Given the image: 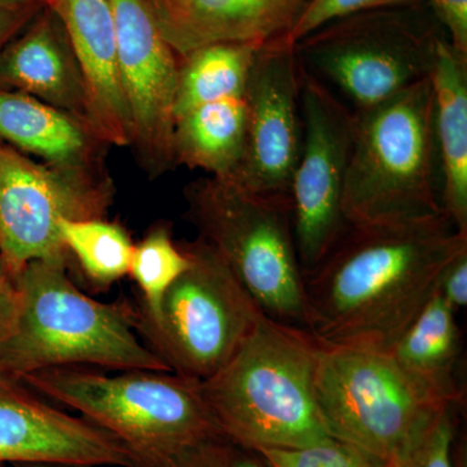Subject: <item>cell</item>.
Masks as SVG:
<instances>
[{
    "label": "cell",
    "mask_w": 467,
    "mask_h": 467,
    "mask_svg": "<svg viewBox=\"0 0 467 467\" xmlns=\"http://www.w3.org/2000/svg\"><path fill=\"white\" fill-rule=\"evenodd\" d=\"M467 248L447 216L349 225L304 275L308 330L322 344L389 352Z\"/></svg>",
    "instance_id": "obj_1"
},
{
    "label": "cell",
    "mask_w": 467,
    "mask_h": 467,
    "mask_svg": "<svg viewBox=\"0 0 467 467\" xmlns=\"http://www.w3.org/2000/svg\"><path fill=\"white\" fill-rule=\"evenodd\" d=\"M321 348L309 331L264 315L225 367L199 382L223 435L252 451L296 450L333 438L316 399Z\"/></svg>",
    "instance_id": "obj_2"
},
{
    "label": "cell",
    "mask_w": 467,
    "mask_h": 467,
    "mask_svg": "<svg viewBox=\"0 0 467 467\" xmlns=\"http://www.w3.org/2000/svg\"><path fill=\"white\" fill-rule=\"evenodd\" d=\"M69 263L30 261L16 276L14 318L0 334V377L20 380L51 368L171 371L135 334L133 310L88 296L67 275Z\"/></svg>",
    "instance_id": "obj_3"
},
{
    "label": "cell",
    "mask_w": 467,
    "mask_h": 467,
    "mask_svg": "<svg viewBox=\"0 0 467 467\" xmlns=\"http://www.w3.org/2000/svg\"><path fill=\"white\" fill-rule=\"evenodd\" d=\"M343 211L349 225L447 216L430 77L376 107L353 110Z\"/></svg>",
    "instance_id": "obj_4"
},
{
    "label": "cell",
    "mask_w": 467,
    "mask_h": 467,
    "mask_svg": "<svg viewBox=\"0 0 467 467\" xmlns=\"http://www.w3.org/2000/svg\"><path fill=\"white\" fill-rule=\"evenodd\" d=\"M20 380L117 436L140 467H168L183 451L225 436L199 382L173 371L122 370L106 376L64 367Z\"/></svg>",
    "instance_id": "obj_5"
},
{
    "label": "cell",
    "mask_w": 467,
    "mask_h": 467,
    "mask_svg": "<svg viewBox=\"0 0 467 467\" xmlns=\"http://www.w3.org/2000/svg\"><path fill=\"white\" fill-rule=\"evenodd\" d=\"M186 217L266 317L308 330L304 273L288 202L204 177L187 184Z\"/></svg>",
    "instance_id": "obj_6"
},
{
    "label": "cell",
    "mask_w": 467,
    "mask_h": 467,
    "mask_svg": "<svg viewBox=\"0 0 467 467\" xmlns=\"http://www.w3.org/2000/svg\"><path fill=\"white\" fill-rule=\"evenodd\" d=\"M445 38L422 2L337 18L295 43V51L304 70L364 110L429 78Z\"/></svg>",
    "instance_id": "obj_7"
},
{
    "label": "cell",
    "mask_w": 467,
    "mask_h": 467,
    "mask_svg": "<svg viewBox=\"0 0 467 467\" xmlns=\"http://www.w3.org/2000/svg\"><path fill=\"white\" fill-rule=\"evenodd\" d=\"M315 389L328 434L391 465L456 407L380 350L322 344Z\"/></svg>",
    "instance_id": "obj_8"
},
{
    "label": "cell",
    "mask_w": 467,
    "mask_h": 467,
    "mask_svg": "<svg viewBox=\"0 0 467 467\" xmlns=\"http://www.w3.org/2000/svg\"><path fill=\"white\" fill-rule=\"evenodd\" d=\"M182 245L190 266L165 292L159 315L133 312L134 326L173 373L202 382L225 367L264 313L207 243Z\"/></svg>",
    "instance_id": "obj_9"
},
{
    "label": "cell",
    "mask_w": 467,
    "mask_h": 467,
    "mask_svg": "<svg viewBox=\"0 0 467 467\" xmlns=\"http://www.w3.org/2000/svg\"><path fill=\"white\" fill-rule=\"evenodd\" d=\"M107 168H61L0 142V257L16 276L34 260L69 263L60 220H98L115 201Z\"/></svg>",
    "instance_id": "obj_10"
},
{
    "label": "cell",
    "mask_w": 467,
    "mask_h": 467,
    "mask_svg": "<svg viewBox=\"0 0 467 467\" xmlns=\"http://www.w3.org/2000/svg\"><path fill=\"white\" fill-rule=\"evenodd\" d=\"M303 143L291 181L292 232L304 275L348 230L343 193L353 138V112L301 67Z\"/></svg>",
    "instance_id": "obj_11"
},
{
    "label": "cell",
    "mask_w": 467,
    "mask_h": 467,
    "mask_svg": "<svg viewBox=\"0 0 467 467\" xmlns=\"http://www.w3.org/2000/svg\"><path fill=\"white\" fill-rule=\"evenodd\" d=\"M300 85L301 66L288 36L261 45L245 88L244 155L229 178L245 192L288 204L303 143Z\"/></svg>",
    "instance_id": "obj_12"
},
{
    "label": "cell",
    "mask_w": 467,
    "mask_h": 467,
    "mask_svg": "<svg viewBox=\"0 0 467 467\" xmlns=\"http://www.w3.org/2000/svg\"><path fill=\"white\" fill-rule=\"evenodd\" d=\"M119 75L130 113L131 149L150 178L177 167L174 101L180 57L162 36L149 0H110Z\"/></svg>",
    "instance_id": "obj_13"
},
{
    "label": "cell",
    "mask_w": 467,
    "mask_h": 467,
    "mask_svg": "<svg viewBox=\"0 0 467 467\" xmlns=\"http://www.w3.org/2000/svg\"><path fill=\"white\" fill-rule=\"evenodd\" d=\"M0 377V463L140 467L125 442Z\"/></svg>",
    "instance_id": "obj_14"
},
{
    "label": "cell",
    "mask_w": 467,
    "mask_h": 467,
    "mask_svg": "<svg viewBox=\"0 0 467 467\" xmlns=\"http://www.w3.org/2000/svg\"><path fill=\"white\" fill-rule=\"evenodd\" d=\"M48 7L63 21L81 67L88 122L110 147H130L110 0H52Z\"/></svg>",
    "instance_id": "obj_15"
},
{
    "label": "cell",
    "mask_w": 467,
    "mask_h": 467,
    "mask_svg": "<svg viewBox=\"0 0 467 467\" xmlns=\"http://www.w3.org/2000/svg\"><path fill=\"white\" fill-rule=\"evenodd\" d=\"M178 57L211 43H266L288 36L309 0H149Z\"/></svg>",
    "instance_id": "obj_16"
},
{
    "label": "cell",
    "mask_w": 467,
    "mask_h": 467,
    "mask_svg": "<svg viewBox=\"0 0 467 467\" xmlns=\"http://www.w3.org/2000/svg\"><path fill=\"white\" fill-rule=\"evenodd\" d=\"M0 88L88 122L81 67L63 21L48 5L0 52Z\"/></svg>",
    "instance_id": "obj_17"
},
{
    "label": "cell",
    "mask_w": 467,
    "mask_h": 467,
    "mask_svg": "<svg viewBox=\"0 0 467 467\" xmlns=\"http://www.w3.org/2000/svg\"><path fill=\"white\" fill-rule=\"evenodd\" d=\"M0 142L45 164L104 169L109 144L85 119L0 88Z\"/></svg>",
    "instance_id": "obj_18"
},
{
    "label": "cell",
    "mask_w": 467,
    "mask_h": 467,
    "mask_svg": "<svg viewBox=\"0 0 467 467\" xmlns=\"http://www.w3.org/2000/svg\"><path fill=\"white\" fill-rule=\"evenodd\" d=\"M442 211L467 232V57L448 38L439 45L431 75Z\"/></svg>",
    "instance_id": "obj_19"
},
{
    "label": "cell",
    "mask_w": 467,
    "mask_h": 467,
    "mask_svg": "<svg viewBox=\"0 0 467 467\" xmlns=\"http://www.w3.org/2000/svg\"><path fill=\"white\" fill-rule=\"evenodd\" d=\"M456 315L435 291L389 353L442 400L461 405L465 386L461 378L462 339Z\"/></svg>",
    "instance_id": "obj_20"
},
{
    "label": "cell",
    "mask_w": 467,
    "mask_h": 467,
    "mask_svg": "<svg viewBox=\"0 0 467 467\" xmlns=\"http://www.w3.org/2000/svg\"><path fill=\"white\" fill-rule=\"evenodd\" d=\"M247 130L245 94L190 109L175 119V164L229 180L241 165Z\"/></svg>",
    "instance_id": "obj_21"
},
{
    "label": "cell",
    "mask_w": 467,
    "mask_h": 467,
    "mask_svg": "<svg viewBox=\"0 0 467 467\" xmlns=\"http://www.w3.org/2000/svg\"><path fill=\"white\" fill-rule=\"evenodd\" d=\"M260 46L211 43L181 57L174 119L202 104L244 95Z\"/></svg>",
    "instance_id": "obj_22"
},
{
    "label": "cell",
    "mask_w": 467,
    "mask_h": 467,
    "mask_svg": "<svg viewBox=\"0 0 467 467\" xmlns=\"http://www.w3.org/2000/svg\"><path fill=\"white\" fill-rule=\"evenodd\" d=\"M58 233L70 259L88 282L107 290L129 275L134 243L124 227L98 220H60Z\"/></svg>",
    "instance_id": "obj_23"
},
{
    "label": "cell",
    "mask_w": 467,
    "mask_h": 467,
    "mask_svg": "<svg viewBox=\"0 0 467 467\" xmlns=\"http://www.w3.org/2000/svg\"><path fill=\"white\" fill-rule=\"evenodd\" d=\"M190 256L182 244H177L168 223L150 226L142 241L134 244L129 275L142 294L140 316L155 318L168 288L186 272Z\"/></svg>",
    "instance_id": "obj_24"
},
{
    "label": "cell",
    "mask_w": 467,
    "mask_h": 467,
    "mask_svg": "<svg viewBox=\"0 0 467 467\" xmlns=\"http://www.w3.org/2000/svg\"><path fill=\"white\" fill-rule=\"evenodd\" d=\"M256 451L270 467H392L387 461L335 438L296 450Z\"/></svg>",
    "instance_id": "obj_25"
},
{
    "label": "cell",
    "mask_w": 467,
    "mask_h": 467,
    "mask_svg": "<svg viewBox=\"0 0 467 467\" xmlns=\"http://www.w3.org/2000/svg\"><path fill=\"white\" fill-rule=\"evenodd\" d=\"M422 2L425 0H309L299 20L288 34V38L296 43L331 21L359 12L400 7Z\"/></svg>",
    "instance_id": "obj_26"
},
{
    "label": "cell",
    "mask_w": 467,
    "mask_h": 467,
    "mask_svg": "<svg viewBox=\"0 0 467 467\" xmlns=\"http://www.w3.org/2000/svg\"><path fill=\"white\" fill-rule=\"evenodd\" d=\"M168 467H270L256 451L226 436L202 441L175 456Z\"/></svg>",
    "instance_id": "obj_27"
},
{
    "label": "cell",
    "mask_w": 467,
    "mask_h": 467,
    "mask_svg": "<svg viewBox=\"0 0 467 467\" xmlns=\"http://www.w3.org/2000/svg\"><path fill=\"white\" fill-rule=\"evenodd\" d=\"M450 407L410 451L392 467H453L454 410Z\"/></svg>",
    "instance_id": "obj_28"
},
{
    "label": "cell",
    "mask_w": 467,
    "mask_h": 467,
    "mask_svg": "<svg viewBox=\"0 0 467 467\" xmlns=\"http://www.w3.org/2000/svg\"><path fill=\"white\" fill-rule=\"evenodd\" d=\"M451 47L467 57V0H425Z\"/></svg>",
    "instance_id": "obj_29"
},
{
    "label": "cell",
    "mask_w": 467,
    "mask_h": 467,
    "mask_svg": "<svg viewBox=\"0 0 467 467\" xmlns=\"http://www.w3.org/2000/svg\"><path fill=\"white\" fill-rule=\"evenodd\" d=\"M436 292L447 301L454 312L467 304V248L460 252L442 270Z\"/></svg>",
    "instance_id": "obj_30"
},
{
    "label": "cell",
    "mask_w": 467,
    "mask_h": 467,
    "mask_svg": "<svg viewBox=\"0 0 467 467\" xmlns=\"http://www.w3.org/2000/svg\"><path fill=\"white\" fill-rule=\"evenodd\" d=\"M38 2H12L0 0V52L5 50L15 36L23 32L24 27L41 11Z\"/></svg>",
    "instance_id": "obj_31"
},
{
    "label": "cell",
    "mask_w": 467,
    "mask_h": 467,
    "mask_svg": "<svg viewBox=\"0 0 467 467\" xmlns=\"http://www.w3.org/2000/svg\"><path fill=\"white\" fill-rule=\"evenodd\" d=\"M17 306V287L14 276L5 269L0 257V334L14 318Z\"/></svg>",
    "instance_id": "obj_32"
},
{
    "label": "cell",
    "mask_w": 467,
    "mask_h": 467,
    "mask_svg": "<svg viewBox=\"0 0 467 467\" xmlns=\"http://www.w3.org/2000/svg\"><path fill=\"white\" fill-rule=\"evenodd\" d=\"M14 467H94L86 465H67V463H16Z\"/></svg>",
    "instance_id": "obj_33"
},
{
    "label": "cell",
    "mask_w": 467,
    "mask_h": 467,
    "mask_svg": "<svg viewBox=\"0 0 467 467\" xmlns=\"http://www.w3.org/2000/svg\"><path fill=\"white\" fill-rule=\"evenodd\" d=\"M12 2H38L42 3V5H48L52 0H12Z\"/></svg>",
    "instance_id": "obj_34"
},
{
    "label": "cell",
    "mask_w": 467,
    "mask_h": 467,
    "mask_svg": "<svg viewBox=\"0 0 467 467\" xmlns=\"http://www.w3.org/2000/svg\"><path fill=\"white\" fill-rule=\"evenodd\" d=\"M0 467H5V465H3V463H0Z\"/></svg>",
    "instance_id": "obj_35"
}]
</instances>
